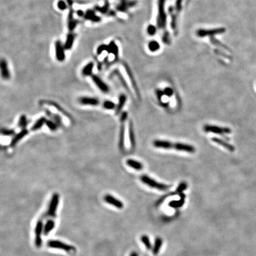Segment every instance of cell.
Segmentation results:
<instances>
[{"label":"cell","instance_id":"cell-1","mask_svg":"<svg viewBox=\"0 0 256 256\" xmlns=\"http://www.w3.org/2000/svg\"><path fill=\"white\" fill-rule=\"evenodd\" d=\"M153 145L155 148L164 149H176L179 151L186 152L193 154L196 151L195 148L189 144L183 143H172L170 141L165 140H154Z\"/></svg>","mask_w":256,"mask_h":256},{"label":"cell","instance_id":"cell-2","mask_svg":"<svg viewBox=\"0 0 256 256\" xmlns=\"http://www.w3.org/2000/svg\"><path fill=\"white\" fill-rule=\"evenodd\" d=\"M47 245L50 248L62 250L70 253L75 251V248L74 246L61 242L59 240H50L47 242Z\"/></svg>","mask_w":256,"mask_h":256},{"label":"cell","instance_id":"cell-3","mask_svg":"<svg viewBox=\"0 0 256 256\" xmlns=\"http://www.w3.org/2000/svg\"><path fill=\"white\" fill-rule=\"evenodd\" d=\"M59 193H54L52 194L47 211V215L48 216L51 218H55L56 216V210L59 203Z\"/></svg>","mask_w":256,"mask_h":256},{"label":"cell","instance_id":"cell-4","mask_svg":"<svg viewBox=\"0 0 256 256\" xmlns=\"http://www.w3.org/2000/svg\"><path fill=\"white\" fill-rule=\"evenodd\" d=\"M140 180L144 184L148 185V186L158 189L160 190L165 191L167 190L170 186L163 183L156 182L155 180L151 179L146 175H143L140 177Z\"/></svg>","mask_w":256,"mask_h":256},{"label":"cell","instance_id":"cell-5","mask_svg":"<svg viewBox=\"0 0 256 256\" xmlns=\"http://www.w3.org/2000/svg\"><path fill=\"white\" fill-rule=\"evenodd\" d=\"M203 130L206 132H211L218 135H225L231 133V130L229 128L221 127L216 125H206L203 127Z\"/></svg>","mask_w":256,"mask_h":256},{"label":"cell","instance_id":"cell-6","mask_svg":"<svg viewBox=\"0 0 256 256\" xmlns=\"http://www.w3.org/2000/svg\"><path fill=\"white\" fill-rule=\"evenodd\" d=\"M44 230V223L42 220L38 221L35 229V245L37 248H41L42 244V234Z\"/></svg>","mask_w":256,"mask_h":256},{"label":"cell","instance_id":"cell-7","mask_svg":"<svg viewBox=\"0 0 256 256\" xmlns=\"http://www.w3.org/2000/svg\"><path fill=\"white\" fill-rule=\"evenodd\" d=\"M92 80L94 83L95 84L97 87L102 92L104 93H107L110 91V88L108 86V85L104 82L97 75H93L92 77Z\"/></svg>","mask_w":256,"mask_h":256},{"label":"cell","instance_id":"cell-8","mask_svg":"<svg viewBox=\"0 0 256 256\" xmlns=\"http://www.w3.org/2000/svg\"><path fill=\"white\" fill-rule=\"evenodd\" d=\"M78 102L81 105L97 106L100 104V100L95 97L83 96L78 98Z\"/></svg>","mask_w":256,"mask_h":256},{"label":"cell","instance_id":"cell-9","mask_svg":"<svg viewBox=\"0 0 256 256\" xmlns=\"http://www.w3.org/2000/svg\"><path fill=\"white\" fill-rule=\"evenodd\" d=\"M104 200L107 203L110 204L118 209H122L124 206V205L122 201L109 194H107L104 196Z\"/></svg>","mask_w":256,"mask_h":256},{"label":"cell","instance_id":"cell-10","mask_svg":"<svg viewBox=\"0 0 256 256\" xmlns=\"http://www.w3.org/2000/svg\"><path fill=\"white\" fill-rule=\"evenodd\" d=\"M29 134V130L26 128L22 129L19 133L16 134L13 136L10 142V146L12 147L15 146L20 140L23 139L25 137H26Z\"/></svg>","mask_w":256,"mask_h":256},{"label":"cell","instance_id":"cell-11","mask_svg":"<svg viewBox=\"0 0 256 256\" xmlns=\"http://www.w3.org/2000/svg\"><path fill=\"white\" fill-rule=\"evenodd\" d=\"M125 123H121L119 135V148L120 151L123 152L125 149Z\"/></svg>","mask_w":256,"mask_h":256},{"label":"cell","instance_id":"cell-12","mask_svg":"<svg viewBox=\"0 0 256 256\" xmlns=\"http://www.w3.org/2000/svg\"><path fill=\"white\" fill-rule=\"evenodd\" d=\"M127 101V96L125 94H120L118 98V103L117 104L116 110V114L119 115L122 111V109L125 106Z\"/></svg>","mask_w":256,"mask_h":256},{"label":"cell","instance_id":"cell-13","mask_svg":"<svg viewBox=\"0 0 256 256\" xmlns=\"http://www.w3.org/2000/svg\"><path fill=\"white\" fill-rule=\"evenodd\" d=\"M212 140L213 142H215V143H217V144L222 146V147H224V148L228 149V151H230L231 152H233L235 150V148H234V146L233 145H232L230 143H228L227 142L225 141L224 140L218 138H216V137H214V138H212Z\"/></svg>","mask_w":256,"mask_h":256},{"label":"cell","instance_id":"cell-14","mask_svg":"<svg viewBox=\"0 0 256 256\" xmlns=\"http://www.w3.org/2000/svg\"><path fill=\"white\" fill-rule=\"evenodd\" d=\"M1 76L4 80H8L10 78V72L8 70V65L5 60L2 59L1 62Z\"/></svg>","mask_w":256,"mask_h":256},{"label":"cell","instance_id":"cell-15","mask_svg":"<svg viewBox=\"0 0 256 256\" xmlns=\"http://www.w3.org/2000/svg\"><path fill=\"white\" fill-rule=\"evenodd\" d=\"M47 120V117H41L40 118H39L31 127V131H36L38 130L41 129L45 125Z\"/></svg>","mask_w":256,"mask_h":256},{"label":"cell","instance_id":"cell-16","mask_svg":"<svg viewBox=\"0 0 256 256\" xmlns=\"http://www.w3.org/2000/svg\"><path fill=\"white\" fill-rule=\"evenodd\" d=\"M126 164L128 166H129V167L136 170H141L143 169V165L141 163H140V161H137L135 160H133V159H128L126 161Z\"/></svg>","mask_w":256,"mask_h":256},{"label":"cell","instance_id":"cell-17","mask_svg":"<svg viewBox=\"0 0 256 256\" xmlns=\"http://www.w3.org/2000/svg\"><path fill=\"white\" fill-rule=\"evenodd\" d=\"M45 112L47 116L50 118L52 120H53L55 123H56L59 126H62V119L59 115L52 113L49 110H46Z\"/></svg>","mask_w":256,"mask_h":256},{"label":"cell","instance_id":"cell-18","mask_svg":"<svg viewBox=\"0 0 256 256\" xmlns=\"http://www.w3.org/2000/svg\"><path fill=\"white\" fill-rule=\"evenodd\" d=\"M56 55L57 59L59 61H62L65 59L64 49L60 42H56Z\"/></svg>","mask_w":256,"mask_h":256},{"label":"cell","instance_id":"cell-19","mask_svg":"<svg viewBox=\"0 0 256 256\" xmlns=\"http://www.w3.org/2000/svg\"><path fill=\"white\" fill-rule=\"evenodd\" d=\"M180 199L179 200H174V201L170 202L169 203V206L172 207V208H174L182 207L185 203L186 196L182 193L180 194Z\"/></svg>","mask_w":256,"mask_h":256},{"label":"cell","instance_id":"cell-20","mask_svg":"<svg viewBox=\"0 0 256 256\" xmlns=\"http://www.w3.org/2000/svg\"><path fill=\"white\" fill-rule=\"evenodd\" d=\"M129 141L131 145V148H135V134H134V125L132 122L131 121L129 122Z\"/></svg>","mask_w":256,"mask_h":256},{"label":"cell","instance_id":"cell-21","mask_svg":"<svg viewBox=\"0 0 256 256\" xmlns=\"http://www.w3.org/2000/svg\"><path fill=\"white\" fill-rule=\"evenodd\" d=\"M55 226V221L52 219H49L47 221L44 228V233L45 235H48L54 228Z\"/></svg>","mask_w":256,"mask_h":256},{"label":"cell","instance_id":"cell-22","mask_svg":"<svg viewBox=\"0 0 256 256\" xmlns=\"http://www.w3.org/2000/svg\"><path fill=\"white\" fill-rule=\"evenodd\" d=\"M103 107L105 109V110H115L116 108V104H115V103H114L113 101H111V100H105L104 101H103Z\"/></svg>","mask_w":256,"mask_h":256},{"label":"cell","instance_id":"cell-23","mask_svg":"<svg viewBox=\"0 0 256 256\" xmlns=\"http://www.w3.org/2000/svg\"><path fill=\"white\" fill-rule=\"evenodd\" d=\"M163 244V240L161 238H157L155 240V244H154V247L153 248L152 250V252L153 254L154 255H157L158 254V253L160 251V250L161 248V247Z\"/></svg>","mask_w":256,"mask_h":256},{"label":"cell","instance_id":"cell-24","mask_svg":"<svg viewBox=\"0 0 256 256\" xmlns=\"http://www.w3.org/2000/svg\"><path fill=\"white\" fill-rule=\"evenodd\" d=\"M94 64L93 62H90L86 65L82 70V74L84 76H90L92 75V72L93 70Z\"/></svg>","mask_w":256,"mask_h":256},{"label":"cell","instance_id":"cell-25","mask_svg":"<svg viewBox=\"0 0 256 256\" xmlns=\"http://www.w3.org/2000/svg\"><path fill=\"white\" fill-rule=\"evenodd\" d=\"M27 124H28V120H27V116L25 115H21L18 120V123H17L18 127H19L22 129H25L26 128Z\"/></svg>","mask_w":256,"mask_h":256},{"label":"cell","instance_id":"cell-26","mask_svg":"<svg viewBox=\"0 0 256 256\" xmlns=\"http://www.w3.org/2000/svg\"><path fill=\"white\" fill-rule=\"evenodd\" d=\"M45 125L47 127V128L51 131H56L58 129L59 126L56 123H55L53 120L52 119H47Z\"/></svg>","mask_w":256,"mask_h":256},{"label":"cell","instance_id":"cell-27","mask_svg":"<svg viewBox=\"0 0 256 256\" xmlns=\"http://www.w3.org/2000/svg\"><path fill=\"white\" fill-rule=\"evenodd\" d=\"M49 104L50 105V106H53L54 107H55L56 109H57L59 112H60L61 113H62L65 116H67L68 118H70V119H71V118L72 117L62 107H61L59 105H58V104H57V103H56L55 102H53V101H49Z\"/></svg>","mask_w":256,"mask_h":256},{"label":"cell","instance_id":"cell-28","mask_svg":"<svg viewBox=\"0 0 256 256\" xmlns=\"http://www.w3.org/2000/svg\"><path fill=\"white\" fill-rule=\"evenodd\" d=\"M15 133H16L15 131L13 129H8V128H2L1 129V134L3 136L13 137L16 134Z\"/></svg>","mask_w":256,"mask_h":256},{"label":"cell","instance_id":"cell-29","mask_svg":"<svg viewBox=\"0 0 256 256\" xmlns=\"http://www.w3.org/2000/svg\"><path fill=\"white\" fill-rule=\"evenodd\" d=\"M140 240L148 250L151 249L152 245H151V244L150 242V240H149V239L147 235H142L140 237Z\"/></svg>","mask_w":256,"mask_h":256},{"label":"cell","instance_id":"cell-30","mask_svg":"<svg viewBox=\"0 0 256 256\" xmlns=\"http://www.w3.org/2000/svg\"><path fill=\"white\" fill-rule=\"evenodd\" d=\"M187 187V184L186 183L183 182V183H180V184L179 185V186L178 187H177V188L176 193H180H180H182V191H183V190H185L186 188Z\"/></svg>","mask_w":256,"mask_h":256},{"label":"cell","instance_id":"cell-31","mask_svg":"<svg viewBox=\"0 0 256 256\" xmlns=\"http://www.w3.org/2000/svg\"><path fill=\"white\" fill-rule=\"evenodd\" d=\"M128 113L126 112H122V113L120 115V123H125V121L128 119Z\"/></svg>","mask_w":256,"mask_h":256},{"label":"cell","instance_id":"cell-32","mask_svg":"<svg viewBox=\"0 0 256 256\" xmlns=\"http://www.w3.org/2000/svg\"><path fill=\"white\" fill-rule=\"evenodd\" d=\"M164 94L166 95L167 96L171 97L173 94V90L171 88L167 87V88H166V89H164Z\"/></svg>","mask_w":256,"mask_h":256},{"label":"cell","instance_id":"cell-33","mask_svg":"<svg viewBox=\"0 0 256 256\" xmlns=\"http://www.w3.org/2000/svg\"><path fill=\"white\" fill-rule=\"evenodd\" d=\"M73 40H74V37L72 35H70V36H68V39H67V42L66 44V47L67 48H70L73 42Z\"/></svg>","mask_w":256,"mask_h":256},{"label":"cell","instance_id":"cell-34","mask_svg":"<svg viewBox=\"0 0 256 256\" xmlns=\"http://www.w3.org/2000/svg\"><path fill=\"white\" fill-rule=\"evenodd\" d=\"M58 5H59V7L61 9H64L66 7V5H65V3L64 2H60L59 3Z\"/></svg>","mask_w":256,"mask_h":256},{"label":"cell","instance_id":"cell-35","mask_svg":"<svg viewBox=\"0 0 256 256\" xmlns=\"http://www.w3.org/2000/svg\"><path fill=\"white\" fill-rule=\"evenodd\" d=\"M130 256H138V254L136 252H132Z\"/></svg>","mask_w":256,"mask_h":256}]
</instances>
